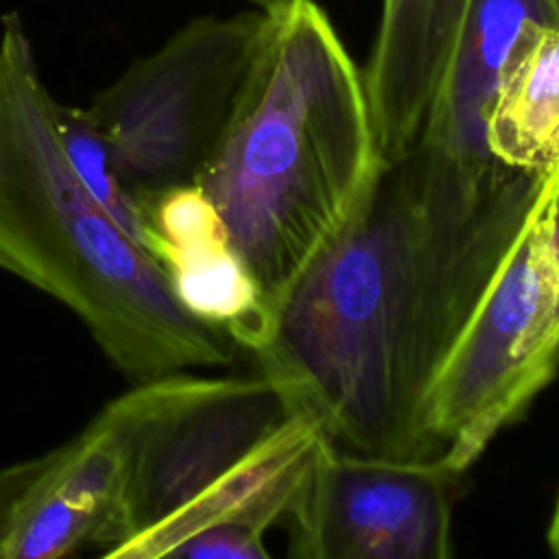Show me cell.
Segmentation results:
<instances>
[{
	"instance_id": "6da1fadb",
	"label": "cell",
	"mask_w": 559,
	"mask_h": 559,
	"mask_svg": "<svg viewBox=\"0 0 559 559\" xmlns=\"http://www.w3.org/2000/svg\"><path fill=\"white\" fill-rule=\"evenodd\" d=\"M542 173L474 168L417 142L382 162L251 352L343 450L432 459L430 384L520 227Z\"/></svg>"
},
{
	"instance_id": "7a4b0ae2",
	"label": "cell",
	"mask_w": 559,
	"mask_h": 559,
	"mask_svg": "<svg viewBox=\"0 0 559 559\" xmlns=\"http://www.w3.org/2000/svg\"><path fill=\"white\" fill-rule=\"evenodd\" d=\"M380 166L362 70L325 9L314 0L266 9L227 127L197 179L260 286L266 330Z\"/></svg>"
},
{
	"instance_id": "3957f363",
	"label": "cell",
	"mask_w": 559,
	"mask_h": 559,
	"mask_svg": "<svg viewBox=\"0 0 559 559\" xmlns=\"http://www.w3.org/2000/svg\"><path fill=\"white\" fill-rule=\"evenodd\" d=\"M0 269L68 308L131 382L236 356L229 334L177 304L148 253L76 179L15 11L0 20Z\"/></svg>"
},
{
	"instance_id": "277c9868",
	"label": "cell",
	"mask_w": 559,
	"mask_h": 559,
	"mask_svg": "<svg viewBox=\"0 0 559 559\" xmlns=\"http://www.w3.org/2000/svg\"><path fill=\"white\" fill-rule=\"evenodd\" d=\"M559 164L450 345L426 397L424 428L437 459L463 474L491 439L520 419L559 369V264L550 207Z\"/></svg>"
},
{
	"instance_id": "5b68a950",
	"label": "cell",
	"mask_w": 559,
	"mask_h": 559,
	"mask_svg": "<svg viewBox=\"0 0 559 559\" xmlns=\"http://www.w3.org/2000/svg\"><path fill=\"white\" fill-rule=\"evenodd\" d=\"M264 11L194 17L94 94L90 116L133 194L197 183L247 76Z\"/></svg>"
},
{
	"instance_id": "8992f818",
	"label": "cell",
	"mask_w": 559,
	"mask_h": 559,
	"mask_svg": "<svg viewBox=\"0 0 559 559\" xmlns=\"http://www.w3.org/2000/svg\"><path fill=\"white\" fill-rule=\"evenodd\" d=\"M127 445V535L111 552L157 528L301 415L271 378L177 371L107 402Z\"/></svg>"
},
{
	"instance_id": "52a82bcc",
	"label": "cell",
	"mask_w": 559,
	"mask_h": 559,
	"mask_svg": "<svg viewBox=\"0 0 559 559\" xmlns=\"http://www.w3.org/2000/svg\"><path fill=\"white\" fill-rule=\"evenodd\" d=\"M459 476L437 456L321 450L290 513L301 559H448Z\"/></svg>"
},
{
	"instance_id": "ba28073f",
	"label": "cell",
	"mask_w": 559,
	"mask_h": 559,
	"mask_svg": "<svg viewBox=\"0 0 559 559\" xmlns=\"http://www.w3.org/2000/svg\"><path fill=\"white\" fill-rule=\"evenodd\" d=\"M127 474L107 404L61 445L0 467V559L111 557L127 535Z\"/></svg>"
},
{
	"instance_id": "9c48e42d",
	"label": "cell",
	"mask_w": 559,
	"mask_h": 559,
	"mask_svg": "<svg viewBox=\"0 0 559 559\" xmlns=\"http://www.w3.org/2000/svg\"><path fill=\"white\" fill-rule=\"evenodd\" d=\"M328 443L310 417H293L214 489L124 546L118 557L269 559V528L290 518Z\"/></svg>"
},
{
	"instance_id": "30bf717a",
	"label": "cell",
	"mask_w": 559,
	"mask_h": 559,
	"mask_svg": "<svg viewBox=\"0 0 559 559\" xmlns=\"http://www.w3.org/2000/svg\"><path fill=\"white\" fill-rule=\"evenodd\" d=\"M140 247L157 264L177 304L251 352L266 332L260 286L199 183L138 192Z\"/></svg>"
},
{
	"instance_id": "8fae6325",
	"label": "cell",
	"mask_w": 559,
	"mask_h": 559,
	"mask_svg": "<svg viewBox=\"0 0 559 559\" xmlns=\"http://www.w3.org/2000/svg\"><path fill=\"white\" fill-rule=\"evenodd\" d=\"M467 0H382L362 81L382 162L421 138Z\"/></svg>"
},
{
	"instance_id": "7c38bea8",
	"label": "cell",
	"mask_w": 559,
	"mask_h": 559,
	"mask_svg": "<svg viewBox=\"0 0 559 559\" xmlns=\"http://www.w3.org/2000/svg\"><path fill=\"white\" fill-rule=\"evenodd\" d=\"M528 24L559 26V0H467L419 142L480 168L496 162L485 114L500 70Z\"/></svg>"
},
{
	"instance_id": "4fadbf2b",
	"label": "cell",
	"mask_w": 559,
	"mask_h": 559,
	"mask_svg": "<svg viewBox=\"0 0 559 559\" xmlns=\"http://www.w3.org/2000/svg\"><path fill=\"white\" fill-rule=\"evenodd\" d=\"M485 144L515 170L559 164V26L528 24L520 33L485 114Z\"/></svg>"
},
{
	"instance_id": "5bb4252c",
	"label": "cell",
	"mask_w": 559,
	"mask_h": 559,
	"mask_svg": "<svg viewBox=\"0 0 559 559\" xmlns=\"http://www.w3.org/2000/svg\"><path fill=\"white\" fill-rule=\"evenodd\" d=\"M55 124L76 179L107 216L140 245L142 214L135 194L124 183L114 153L90 116L87 107L63 105L55 100Z\"/></svg>"
},
{
	"instance_id": "9a60e30c",
	"label": "cell",
	"mask_w": 559,
	"mask_h": 559,
	"mask_svg": "<svg viewBox=\"0 0 559 559\" xmlns=\"http://www.w3.org/2000/svg\"><path fill=\"white\" fill-rule=\"evenodd\" d=\"M550 238H552V249H555V258H557V264H559V170H557V181H555V190H552ZM557 334H559V306H557Z\"/></svg>"
},
{
	"instance_id": "2e32d148",
	"label": "cell",
	"mask_w": 559,
	"mask_h": 559,
	"mask_svg": "<svg viewBox=\"0 0 559 559\" xmlns=\"http://www.w3.org/2000/svg\"><path fill=\"white\" fill-rule=\"evenodd\" d=\"M548 546L552 548L555 555H559V496H557L555 511H552L550 526H548Z\"/></svg>"
},
{
	"instance_id": "e0dca14e",
	"label": "cell",
	"mask_w": 559,
	"mask_h": 559,
	"mask_svg": "<svg viewBox=\"0 0 559 559\" xmlns=\"http://www.w3.org/2000/svg\"><path fill=\"white\" fill-rule=\"evenodd\" d=\"M238 2H245V4H249L251 9L266 11V9H271V7H275V4H280V2H284V0H238Z\"/></svg>"
}]
</instances>
